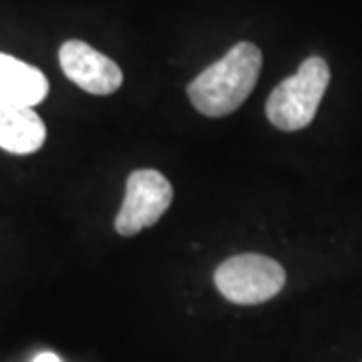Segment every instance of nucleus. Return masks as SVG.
<instances>
[{"mask_svg": "<svg viewBox=\"0 0 362 362\" xmlns=\"http://www.w3.org/2000/svg\"><path fill=\"white\" fill-rule=\"evenodd\" d=\"M59 61L66 78L90 95H111L123 83V73L115 61L83 40L63 42Z\"/></svg>", "mask_w": 362, "mask_h": 362, "instance_id": "nucleus-5", "label": "nucleus"}, {"mask_svg": "<svg viewBox=\"0 0 362 362\" xmlns=\"http://www.w3.org/2000/svg\"><path fill=\"white\" fill-rule=\"evenodd\" d=\"M49 81L37 66L0 52V99L25 107L45 101Z\"/></svg>", "mask_w": 362, "mask_h": 362, "instance_id": "nucleus-7", "label": "nucleus"}, {"mask_svg": "<svg viewBox=\"0 0 362 362\" xmlns=\"http://www.w3.org/2000/svg\"><path fill=\"white\" fill-rule=\"evenodd\" d=\"M262 51L254 42H238L218 63L187 85V97L206 117H226L250 97L258 83Z\"/></svg>", "mask_w": 362, "mask_h": 362, "instance_id": "nucleus-1", "label": "nucleus"}, {"mask_svg": "<svg viewBox=\"0 0 362 362\" xmlns=\"http://www.w3.org/2000/svg\"><path fill=\"white\" fill-rule=\"evenodd\" d=\"M47 127L33 107L0 99V147L16 156H28L42 147Z\"/></svg>", "mask_w": 362, "mask_h": 362, "instance_id": "nucleus-6", "label": "nucleus"}, {"mask_svg": "<svg viewBox=\"0 0 362 362\" xmlns=\"http://www.w3.org/2000/svg\"><path fill=\"white\" fill-rule=\"evenodd\" d=\"M330 83V66L320 57L306 59L292 77L284 78L266 101V117L276 129L308 127Z\"/></svg>", "mask_w": 362, "mask_h": 362, "instance_id": "nucleus-2", "label": "nucleus"}, {"mask_svg": "<svg viewBox=\"0 0 362 362\" xmlns=\"http://www.w3.org/2000/svg\"><path fill=\"white\" fill-rule=\"evenodd\" d=\"M216 288L233 304L254 306L274 298L286 284L282 264L262 254H240L221 262L214 274Z\"/></svg>", "mask_w": 362, "mask_h": 362, "instance_id": "nucleus-3", "label": "nucleus"}, {"mask_svg": "<svg viewBox=\"0 0 362 362\" xmlns=\"http://www.w3.org/2000/svg\"><path fill=\"white\" fill-rule=\"evenodd\" d=\"M173 187L163 173L156 169H137L127 180L125 199L115 218L119 235H135L151 228L171 206Z\"/></svg>", "mask_w": 362, "mask_h": 362, "instance_id": "nucleus-4", "label": "nucleus"}, {"mask_svg": "<svg viewBox=\"0 0 362 362\" xmlns=\"http://www.w3.org/2000/svg\"><path fill=\"white\" fill-rule=\"evenodd\" d=\"M33 362H61V358L54 352H40L39 356Z\"/></svg>", "mask_w": 362, "mask_h": 362, "instance_id": "nucleus-8", "label": "nucleus"}]
</instances>
